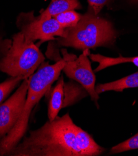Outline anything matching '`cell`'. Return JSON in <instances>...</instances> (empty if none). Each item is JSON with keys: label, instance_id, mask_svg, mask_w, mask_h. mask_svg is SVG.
I'll list each match as a JSON object with an SVG mask.
<instances>
[{"label": "cell", "instance_id": "obj_1", "mask_svg": "<svg viewBox=\"0 0 138 156\" xmlns=\"http://www.w3.org/2000/svg\"><path fill=\"white\" fill-rule=\"evenodd\" d=\"M104 150L67 113L29 131L6 155L97 156Z\"/></svg>", "mask_w": 138, "mask_h": 156}, {"label": "cell", "instance_id": "obj_2", "mask_svg": "<svg viewBox=\"0 0 138 156\" xmlns=\"http://www.w3.org/2000/svg\"><path fill=\"white\" fill-rule=\"evenodd\" d=\"M64 66V59L58 60L53 65L43 62L29 78V88L23 110L13 128L6 136L0 139V155H6L26 135L33 108L49 91L52 83L58 79Z\"/></svg>", "mask_w": 138, "mask_h": 156}, {"label": "cell", "instance_id": "obj_3", "mask_svg": "<svg viewBox=\"0 0 138 156\" xmlns=\"http://www.w3.org/2000/svg\"><path fill=\"white\" fill-rule=\"evenodd\" d=\"M116 38V33L112 24L92 11L82 16L75 26L65 29V36L56 38L55 41L60 46L85 50L111 45Z\"/></svg>", "mask_w": 138, "mask_h": 156}, {"label": "cell", "instance_id": "obj_4", "mask_svg": "<svg viewBox=\"0 0 138 156\" xmlns=\"http://www.w3.org/2000/svg\"><path fill=\"white\" fill-rule=\"evenodd\" d=\"M45 57L34 42L27 41L20 32L12 37L7 54L0 58V71L12 77L29 79L44 62Z\"/></svg>", "mask_w": 138, "mask_h": 156}, {"label": "cell", "instance_id": "obj_5", "mask_svg": "<svg viewBox=\"0 0 138 156\" xmlns=\"http://www.w3.org/2000/svg\"><path fill=\"white\" fill-rule=\"evenodd\" d=\"M62 53L65 61L62 71L71 80L82 85L91 100L97 102L99 99V95L95 90V75L88 58L90 55L88 49L83 50L79 57L69 54L66 49H62Z\"/></svg>", "mask_w": 138, "mask_h": 156}, {"label": "cell", "instance_id": "obj_6", "mask_svg": "<svg viewBox=\"0 0 138 156\" xmlns=\"http://www.w3.org/2000/svg\"><path fill=\"white\" fill-rule=\"evenodd\" d=\"M29 84V79L23 80L13 94L0 104V139L6 136L18 122L24 106Z\"/></svg>", "mask_w": 138, "mask_h": 156}, {"label": "cell", "instance_id": "obj_7", "mask_svg": "<svg viewBox=\"0 0 138 156\" xmlns=\"http://www.w3.org/2000/svg\"><path fill=\"white\" fill-rule=\"evenodd\" d=\"M20 32L29 41L39 40L41 42L55 41V36L64 37L65 29L61 26L55 18L40 20L38 18L20 26Z\"/></svg>", "mask_w": 138, "mask_h": 156}, {"label": "cell", "instance_id": "obj_8", "mask_svg": "<svg viewBox=\"0 0 138 156\" xmlns=\"http://www.w3.org/2000/svg\"><path fill=\"white\" fill-rule=\"evenodd\" d=\"M70 106L69 97L62 76L58 80L57 83L51 91L48 105L49 121H53L57 116L61 109Z\"/></svg>", "mask_w": 138, "mask_h": 156}, {"label": "cell", "instance_id": "obj_9", "mask_svg": "<svg viewBox=\"0 0 138 156\" xmlns=\"http://www.w3.org/2000/svg\"><path fill=\"white\" fill-rule=\"evenodd\" d=\"M78 0H52L49 6L41 12L38 17L40 20H48L65 11L80 8Z\"/></svg>", "mask_w": 138, "mask_h": 156}, {"label": "cell", "instance_id": "obj_10", "mask_svg": "<svg viewBox=\"0 0 138 156\" xmlns=\"http://www.w3.org/2000/svg\"><path fill=\"white\" fill-rule=\"evenodd\" d=\"M138 87V72L122 78L121 79L106 83L99 84L95 87L98 94L107 91H122L125 89Z\"/></svg>", "mask_w": 138, "mask_h": 156}, {"label": "cell", "instance_id": "obj_11", "mask_svg": "<svg viewBox=\"0 0 138 156\" xmlns=\"http://www.w3.org/2000/svg\"><path fill=\"white\" fill-rule=\"evenodd\" d=\"M89 55L92 61L98 62L99 64L98 66L95 70V72H98L107 67L122 63H128V62H131L136 66L138 67V56L133 57H123L120 56L119 57L113 58L105 57L100 54H90Z\"/></svg>", "mask_w": 138, "mask_h": 156}, {"label": "cell", "instance_id": "obj_12", "mask_svg": "<svg viewBox=\"0 0 138 156\" xmlns=\"http://www.w3.org/2000/svg\"><path fill=\"white\" fill-rule=\"evenodd\" d=\"M81 17L80 14L74 10H70L60 13L54 16V18L63 28L67 29L75 26L79 22Z\"/></svg>", "mask_w": 138, "mask_h": 156}, {"label": "cell", "instance_id": "obj_13", "mask_svg": "<svg viewBox=\"0 0 138 156\" xmlns=\"http://www.w3.org/2000/svg\"><path fill=\"white\" fill-rule=\"evenodd\" d=\"M24 80L22 77L10 76L4 82L0 83V104H2L10 93Z\"/></svg>", "mask_w": 138, "mask_h": 156}, {"label": "cell", "instance_id": "obj_14", "mask_svg": "<svg viewBox=\"0 0 138 156\" xmlns=\"http://www.w3.org/2000/svg\"><path fill=\"white\" fill-rule=\"evenodd\" d=\"M138 149V133L126 141L122 142L111 149L110 154L123 152Z\"/></svg>", "mask_w": 138, "mask_h": 156}, {"label": "cell", "instance_id": "obj_15", "mask_svg": "<svg viewBox=\"0 0 138 156\" xmlns=\"http://www.w3.org/2000/svg\"><path fill=\"white\" fill-rule=\"evenodd\" d=\"M12 45V40L9 39H3L0 35V58L5 57L8 52Z\"/></svg>", "mask_w": 138, "mask_h": 156}, {"label": "cell", "instance_id": "obj_16", "mask_svg": "<svg viewBox=\"0 0 138 156\" xmlns=\"http://www.w3.org/2000/svg\"><path fill=\"white\" fill-rule=\"evenodd\" d=\"M109 0H88V2L95 14H98Z\"/></svg>", "mask_w": 138, "mask_h": 156}, {"label": "cell", "instance_id": "obj_17", "mask_svg": "<svg viewBox=\"0 0 138 156\" xmlns=\"http://www.w3.org/2000/svg\"><path fill=\"white\" fill-rule=\"evenodd\" d=\"M131 1L134 3H138V0H131Z\"/></svg>", "mask_w": 138, "mask_h": 156}]
</instances>
